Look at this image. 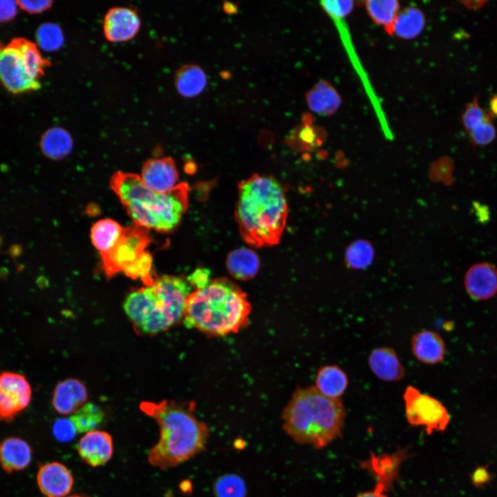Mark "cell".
Masks as SVG:
<instances>
[{
    "label": "cell",
    "instance_id": "obj_44",
    "mask_svg": "<svg viewBox=\"0 0 497 497\" xmlns=\"http://www.w3.org/2000/svg\"><path fill=\"white\" fill-rule=\"evenodd\" d=\"M486 3L485 1H462V3L465 6H466L467 8L471 10H476L482 6H484V4Z\"/></svg>",
    "mask_w": 497,
    "mask_h": 497
},
{
    "label": "cell",
    "instance_id": "obj_5",
    "mask_svg": "<svg viewBox=\"0 0 497 497\" xmlns=\"http://www.w3.org/2000/svg\"><path fill=\"white\" fill-rule=\"evenodd\" d=\"M346 418L340 399L315 387L298 389L282 413L283 428L295 442L321 449L342 435Z\"/></svg>",
    "mask_w": 497,
    "mask_h": 497
},
{
    "label": "cell",
    "instance_id": "obj_32",
    "mask_svg": "<svg viewBox=\"0 0 497 497\" xmlns=\"http://www.w3.org/2000/svg\"><path fill=\"white\" fill-rule=\"evenodd\" d=\"M36 39L41 48L46 51H55L64 43V35L61 28L53 23L41 24L36 32Z\"/></svg>",
    "mask_w": 497,
    "mask_h": 497
},
{
    "label": "cell",
    "instance_id": "obj_34",
    "mask_svg": "<svg viewBox=\"0 0 497 497\" xmlns=\"http://www.w3.org/2000/svg\"><path fill=\"white\" fill-rule=\"evenodd\" d=\"M152 264L151 254L145 251L135 262L124 270V273L131 279L139 278L146 286H150L153 285L157 278L153 276Z\"/></svg>",
    "mask_w": 497,
    "mask_h": 497
},
{
    "label": "cell",
    "instance_id": "obj_20",
    "mask_svg": "<svg viewBox=\"0 0 497 497\" xmlns=\"http://www.w3.org/2000/svg\"><path fill=\"white\" fill-rule=\"evenodd\" d=\"M368 362L373 374L383 381H398L405 375V370L399 358L391 348L375 349L370 353Z\"/></svg>",
    "mask_w": 497,
    "mask_h": 497
},
{
    "label": "cell",
    "instance_id": "obj_30",
    "mask_svg": "<svg viewBox=\"0 0 497 497\" xmlns=\"http://www.w3.org/2000/svg\"><path fill=\"white\" fill-rule=\"evenodd\" d=\"M105 414L95 404H84L69 418L77 433H87L95 429L103 422Z\"/></svg>",
    "mask_w": 497,
    "mask_h": 497
},
{
    "label": "cell",
    "instance_id": "obj_19",
    "mask_svg": "<svg viewBox=\"0 0 497 497\" xmlns=\"http://www.w3.org/2000/svg\"><path fill=\"white\" fill-rule=\"evenodd\" d=\"M411 351L416 358L427 364H436L442 361L446 353L443 339L436 332L424 330L411 338Z\"/></svg>",
    "mask_w": 497,
    "mask_h": 497
},
{
    "label": "cell",
    "instance_id": "obj_9",
    "mask_svg": "<svg viewBox=\"0 0 497 497\" xmlns=\"http://www.w3.org/2000/svg\"><path fill=\"white\" fill-rule=\"evenodd\" d=\"M148 229L135 224L124 227L123 232L113 247L101 255L105 273L113 277L130 266L146 251L150 242Z\"/></svg>",
    "mask_w": 497,
    "mask_h": 497
},
{
    "label": "cell",
    "instance_id": "obj_7",
    "mask_svg": "<svg viewBox=\"0 0 497 497\" xmlns=\"http://www.w3.org/2000/svg\"><path fill=\"white\" fill-rule=\"evenodd\" d=\"M353 1H322L320 6L333 22L342 41V45L347 52L350 61L354 68L355 72L360 77L363 85L366 94L370 100L372 107L375 111L377 119L379 121L381 130L385 137L389 139H393V133L390 130L389 125L386 115L382 108L378 97L375 93L373 88L369 80L367 72L363 69L358 55L352 43L349 29L346 22V17L349 14L353 8Z\"/></svg>",
    "mask_w": 497,
    "mask_h": 497
},
{
    "label": "cell",
    "instance_id": "obj_11",
    "mask_svg": "<svg viewBox=\"0 0 497 497\" xmlns=\"http://www.w3.org/2000/svg\"><path fill=\"white\" fill-rule=\"evenodd\" d=\"M157 305L171 327L183 320L191 285L188 280L174 275L157 277L151 286Z\"/></svg>",
    "mask_w": 497,
    "mask_h": 497
},
{
    "label": "cell",
    "instance_id": "obj_28",
    "mask_svg": "<svg viewBox=\"0 0 497 497\" xmlns=\"http://www.w3.org/2000/svg\"><path fill=\"white\" fill-rule=\"evenodd\" d=\"M123 230L124 227L112 219L100 220L91 228L90 237L92 244L101 255L104 254L113 247Z\"/></svg>",
    "mask_w": 497,
    "mask_h": 497
},
{
    "label": "cell",
    "instance_id": "obj_27",
    "mask_svg": "<svg viewBox=\"0 0 497 497\" xmlns=\"http://www.w3.org/2000/svg\"><path fill=\"white\" fill-rule=\"evenodd\" d=\"M371 19L382 26L387 33L394 35V23L400 12V4L395 0H369L364 2Z\"/></svg>",
    "mask_w": 497,
    "mask_h": 497
},
{
    "label": "cell",
    "instance_id": "obj_6",
    "mask_svg": "<svg viewBox=\"0 0 497 497\" xmlns=\"http://www.w3.org/2000/svg\"><path fill=\"white\" fill-rule=\"evenodd\" d=\"M50 66L29 40L17 37L6 46L0 43V81L13 94L39 90L40 79Z\"/></svg>",
    "mask_w": 497,
    "mask_h": 497
},
{
    "label": "cell",
    "instance_id": "obj_12",
    "mask_svg": "<svg viewBox=\"0 0 497 497\" xmlns=\"http://www.w3.org/2000/svg\"><path fill=\"white\" fill-rule=\"evenodd\" d=\"M32 389L26 378L20 373H0V421H10L30 404Z\"/></svg>",
    "mask_w": 497,
    "mask_h": 497
},
{
    "label": "cell",
    "instance_id": "obj_17",
    "mask_svg": "<svg viewBox=\"0 0 497 497\" xmlns=\"http://www.w3.org/2000/svg\"><path fill=\"white\" fill-rule=\"evenodd\" d=\"M465 286L471 298L485 300L497 293V269L487 262L471 266L465 274Z\"/></svg>",
    "mask_w": 497,
    "mask_h": 497
},
{
    "label": "cell",
    "instance_id": "obj_10",
    "mask_svg": "<svg viewBox=\"0 0 497 497\" xmlns=\"http://www.w3.org/2000/svg\"><path fill=\"white\" fill-rule=\"evenodd\" d=\"M124 309L136 330L144 334H156L171 327L157 305L151 286L130 292Z\"/></svg>",
    "mask_w": 497,
    "mask_h": 497
},
{
    "label": "cell",
    "instance_id": "obj_29",
    "mask_svg": "<svg viewBox=\"0 0 497 497\" xmlns=\"http://www.w3.org/2000/svg\"><path fill=\"white\" fill-rule=\"evenodd\" d=\"M425 25V17L418 8L409 6L400 11L394 23V35L404 39L418 37Z\"/></svg>",
    "mask_w": 497,
    "mask_h": 497
},
{
    "label": "cell",
    "instance_id": "obj_43",
    "mask_svg": "<svg viewBox=\"0 0 497 497\" xmlns=\"http://www.w3.org/2000/svg\"><path fill=\"white\" fill-rule=\"evenodd\" d=\"M223 10L226 14H234L237 13L238 7L237 4L229 1H224L223 3Z\"/></svg>",
    "mask_w": 497,
    "mask_h": 497
},
{
    "label": "cell",
    "instance_id": "obj_8",
    "mask_svg": "<svg viewBox=\"0 0 497 497\" xmlns=\"http://www.w3.org/2000/svg\"><path fill=\"white\" fill-rule=\"evenodd\" d=\"M405 414L409 423L422 426L428 434L443 431L450 421L447 408L436 398L408 386L404 392Z\"/></svg>",
    "mask_w": 497,
    "mask_h": 497
},
{
    "label": "cell",
    "instance_id": "obj_22",
    "mask_svg": "<svg viewBox=\"0 0 497 497\" xmlns=\"http://www.w3.org/2000/svg\"><path fill=\"white\" fill-rule=\"evenodd\" d=\"M309 108L322 115H331L337 111L342 104L340 95L327 81L317 82L306 94Z\"/></svg>",
    "mask_w": 497,
    "mask_h": 497
},
{
    "label": "cell",
    "instance_id": "obj_35",
    "mask_svg": "<svg viewBox=\"0 0 497 497\" xmlns=\"http://www.w3.org/2000/svg\"><path fill=\"white\" fill-rule=\"evenodd\" d=\"M493 117L490 112H487L478 103L477 97L469 101L462 115V123L467 133L480 126L487 120Z\"/></svg>",
    "mask_w": 497,
    "mask_h": 497
},
{
    "label": "cell",
    "instance_id": "obj_47",
    "mask_svg": "<svg viewBox=\"0 0 497 497\" xmlns=\"http://www.w3.org/2000/svg\"><path fill=\"white\" fill-rule=\"evenodd\" d=\"M0 244H1V239H0Z\"/></svg>",
    "mask_w": 497,
    "mask_h": 497
},
{
    "label": "cell",
    "instance_id": "obj_15",
    "mask_svg": "<svg viewBox=\"0 0 497 497\" xmlns=\"http://www.w3.org/2000/svg\"><path fill=\"white\" fill-rule=\"evenodd\" d=\"M37 481L41 492L46 497H66L74 483L70 470L58 462L41 466Z\"/></svg>",
    "mask_w": 497,
    "mask_h": 497
},
{
    "label": "cell",
    "instance_id": "obj_23",
    "mask_svg": "<svg viewBox=\"0 0 497 497\" xmlns=\"http://www.w3.org/2000/svg\"><path fill=\"white\" fill-rule=\"evenodd\" d=\"M349 384L347 373L337 365H327L320 368L315 378V388L324 396L340 399Z\"/></svg>",
    "mask_w": 497,
    "mask_h": 497
},
{
    "label": "cell",
    "instance_id": "obj_38",
    "mask_svg": "<svg viewBox=\"0 0 497 497\" xmlns=\"http://www.w3.org/2000/svg\"><path fill=\"white\" fill-rule=\"evenodd\" d=\"M55 437L61 442L71 440L77 433V429L70 418L57 420L52 427Z\"/></svg>",
    "mask_w": 497,
    "mask_h": 497
},
{
    "label": "cell",
    "instance_id": "obj_39",
    "mask_svg": "<svg viewBox=\"0 0 497 497\" xmlns=\"http://www.w3.org/2000/svg\"><path fill=\"white\" fill-rule=\"evenodd\" d=\"M52 1H18L17 4L20 8L30 13L36 14L49 9L52 6Z\"/></svg>",
    "mask_w": 497,
    "mask_h": 497
},
{
    "label": "cell",
    "instance_id": "obj_40",
    "mask_svg": "<svg viewBox=\"0 0 497 497\" xmlns=\"http://www.w3.org/2000/svg\"><path fill=\"white\" fill-rule=\"evenodd\" d=\"M210 271L205 268H198L187 277L191 286L199 289L204 286L209 281Z\"/></svg>",
    "mask_w": 497,
    "mask_h": 497
},
{
    "label": "cell",
    "instance_id": "obj_13",
    "mask_svg": "<svg viewBox=\"0 0 497 497\" xmlns=\"http://www.w3.org/2000/svg\"><path fill=\"white\" fill-rule=\"evenodd\" d=\"M141 20L137 11L130 7H113L106 13L103 32L106 39L114 43L127 41L139 31Z\"/></svg>",
    "mask_w": 497,
    "mask_h": 497
},
{
    "label": "cell",
    "instance_id": "obj_36",
    "mask_svg": "<svg viewBox=\"0 0 497 497\" xmlns=\"http://www.w3.org/2000/svg\"><path fill=\"white\" fill-rule=\"evenodd\" d=\"M293 140L300 143V146L311 148L320 146L326 137L324 130L318 127L313 126L311 123H303V125L293 133Z\"/></svg>",
    "mask_w": 497,
    "mask_h": 497
},
{
    "label": "cell",
    "instance_id": "obj_31",
    "mask_svg": "<svg viewBox=\"0 0 497 497\" xmlns=\"http://www.w3.org/2000/svg\"><path fill=\"white\" fill-rule=\"evenodd\" d=\"M345 256L349 266L354 269H362L371 263L374 251L369 242L358 240L349 245Z\"/></svg>",
    "mask_w": 497,
    "mask_h": 497
},
{
    "label": "cell",
    "instance_id": "obj_4",
    "mask_svg": "<svg viewBox=\"0 0 497 497\" xmlns=\"http://www.w3.org/2000/svg\"><path fill=\"white\" fill-rule=\"evenodd\" d=\"M110 184L134 224L147 229L173 231L188 208L190 188L186 182L158 193L148 188L139 175L118 171L112 175Z\"/></svg>",
    "mask_w": 497,
    "mask_h": 497
},
{
    "label": "cell",
    "instance_id": "obj_21",
    "mask_svg": "<svg viewBox=\"0 0 497 497\" xmlns=\"http://www.w3.org/2000/svg\"><path fill=\"white\" fill-rule=\"evenodd\" d=\"M32 449L23 439L10 437L0 442V465L8 474L26 469L32 459Z\"/></svg>",
    "mask_w": 497,
    "mask_h": 497
},
{
    "label": "cell",
    "instance_id": "obj_2",
    "mask_svg": "<svg viewBox=\"0 0 497 497\" xmlns=\"http://www.w3.org/2000/svg\"><path fill=\"white\" fill-rule=\"evenodd\" d=\"M288 208L284 189L273 177L254 174L238 185L235 217L243 240L255 247L277 244Z\"/></svg>",
    "mask_w": 497,
    "mask_h": 497
},
{
    "label": "cell",
    "instance_id": "obj_41",
    "mask_svg": "<svg viewBox=\"0 0 497 497\" xmlns=\"http://www.w3.org/2000/svg\"><path fill=\"white\" fill-rule=\"evenodd\" d=\"M17 1H0V22L12 20L17 14Z\"/></svg>",
    "mask_w": 497,
    "mask_h": 497
},
{
    "label": "cell",
    "instance_id": "obj_33",
    "mask_svg": "<svg viewBox=\"0 0 497 497\" xmlns=\"http://www.w3.org/2000/svg\"><path fill=\"white\" fill-rule=\"evenodd\" d=\"M216 497H245L246 485L243 479L235 474L220 476L215 483Z\"/></svg>",
    "mask_w": 497,
    "mask_h": 497
},
{
    "label": "cell",
    "instance_id": "obj_14",
    "mask_svg": "<svg viewBox=\"0 0 497 497\" xmlns=\"http://www.w3.org/2000/svg\"><path fill=\"white\" fill-rule=\"evenodd\" d=\"M140 177L150 190L163 193L176 186L178 171L171 157L153 158L144 164Z\"/></svg>",
    "mask_w": 497,
    "mask_h": 497
},
{
    "label": "cell",
    "instance_id": "obj_46",
    "mask_svg": "<svg viewBox=\"0 0 497 497\" xmlns=\"http://www.w3.org/2000/svg\"><path fill=\"white\" fill-rule=\"evenodd\" d=\"M66 497H89V496H84V495H79V494H73V495H71V496H66Z\"/></svg>",
    "mask_w": 497,
    "mask_h": 497
},
{
    "label": "cell",
    "instance_id": "obj_1",
    "mask_svg": "<svg viewBox=\"0 0 497 497\" xmlns=\"http://www.w3.org/2000/svg\"><path fill=\"white\" fill-rule=\"evenodd\" d=\"M139 408L159 427V439L148 452L151 465L161 469L173 467L204 450L208 428L195 416V403L144 401Z\"/></svg>",
    "mask_w": 497,
    "mask_h": 497
},
{
    "label": "cell",
    "instance_id": "obj_3",
    "mask_svg": "<svg viewBox=\"0 0 497 497\" xmlns=\"http://www.w3.org/2000/svg\"><path fill=\"white\" fill-rule=\"evenodd\" d=\"M251 311L239 286L227 278H217L190 294L183 323L209 335L224 336L246 326Z\"/></svg>",
    "mask_w": 497,
    "mask_h": 497
},
{
    "label": "cell",
    "instance_id": "obj_45",
    "mask_svg": "<svg viewBox=\"0 0 497 497\" xmlns=\"http://www.w3.org/2000/svg\"><path fill=\"white\" fill-rule=\"evenodd\" d=\"M490 113L492 116H497V95L492 97L489 101Z\"/></svg>",
    "mask_w": 497,
    "mask_h": 497
},
{
    "label": "cell",
    "instance_id": "obj_42",
    "mask_svg": "<svg viewBox=\"0 0 497 497\" xmlns=\"http://www.w3.org/2000/svg\"><path fill=\"white\" fill-rule=\"evenodd\" d=\"M382 487L381 485H378L375 490L361 493L356 497H389L382 492Z\"/></svg>",
    "mask_w": 497,
    "mask_h": 497
},
{
    "label": "cell",
    "instance_id": "obj_18",
    "mask_svg": "<svg viewBox=\"0 0 497 497\" xmlns=\"http://www.w3.org/2000/svg\"><path fill=\"white\" fill-rule=\"evenodd\" d=\"M87 399L85 385L77 379L68 378L56 385L52 403L57 412L69 415L83 406Z\"/></svg>",
    "mask_w": 497,
    "mask_h": 497
},
{
    "label": "cell",
    "instance_id": "obj_26",
    "mask_svg": "<svg viewBox=\"0 0 497 497\" xmlns=\"http://www.w3.org/2000/svg\"><path fill=\"white\" fill-rule=\"evenodd\" d=\"M72 139L64 128L53 127L47 130L41 136L40 148L44 155L54 160L64 158L72 150Z\"/></svg>",
    "mask_w": 497,
    "mask_h": 497
},
{
    "label": "cell",
    "instance_id": "obj_25",
    "mask_svg": "<svg viewBox=\"0 0 497 497\" xmlns=\"http://www.w3.org/2000/svg\"><path fill=\"white\" fill-rule=\"evenodd\" d=\"M175 84L179 94L184 97L191 98L203 92L207 84V78L200 66L187 64L177 71Z\"/></svg>",
    "mask_w": 497,
    "mask_h": 497
},
{
    "label": "cell",
    "instance_id": "obj_37",
    "mask_svg": "<svg viewBox=\"0 0 497 497\" xmlns=\"http://www.w3.org/2000/svg\"><path fill=\"white\" fill-rule=\"evenodd\" d=\"M474 146H486L491 143L496 137V129L493 118L489 119L480 127L467 133Z\"/></svg>",
    "mask_w": 497,
    "mask_h": 497
},
{
    "label": "cell",
    "instance_id": "obj_16",
    "mask_svg": "<svg viewBox=\"0 0 497 497\" xmlns=\"http://www.w3.org/2000/svg\"><path fill=\"white\" fill-rule=\"evenodd\" d=\"M77 451L86 464L95 467L104 465L113 454L112 436L103 431H88L80 438Z\"/></svg>",
    "mask_w": 497,
    "mask_h": 497
},
{
    "label": "cell",
    "instance_id": "obj_24",
    "mask_svg": "<svg viewBox=\"0 0 497 497\" xmlns=\"http://www.w3.org/2000/svg\"><path fill=\"white\" fill-rule=\"evenodd\" d=\"M226 268L233 277L248 280L258 272L260 259L256 253L250 248H236L228 255Z\"/></svg>",
    "mask_w": 497,
    "mask_h": 497
}]
</instances>
